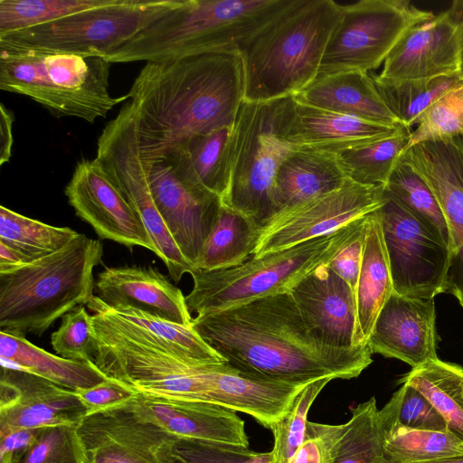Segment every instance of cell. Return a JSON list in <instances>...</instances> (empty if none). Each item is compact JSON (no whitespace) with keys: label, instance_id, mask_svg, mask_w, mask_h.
Here are the masks:
<instances>
[{"label":"cell","instance_id":"74e56055","mask_svg":"<svg viewBox=\"0 0 463 463\" xmlns=\"http://www.w3.org/2000/svg\"><path fill=\"white\" fill-rule=\"evenodd\" d=\"M411 132V129L404 128L392 137L337 153L346 177L363 184H386L406 148Z\"/></svg>","mask_w":463,"mask_h":463},{"label":"cell","instance_id":"4316f807","mask_svg":"<svg viewBox=\"0 0 463 463\" xmlns=\"http://www.w3.org/2000/svg\"><path fill=\"white\" fill-rule=\"evenodd\" d=\"M313 107L383 125H402L379 94L370 72L317 76L294 96Z\"/></svg>","mask_w":463,"mask_h":463},{"label":"cell","instance_id":"f35d334b","mask_svg":"<svg viewBox=\"0 0 463 463\" xmlns=\"http://www.w3.org/2000/svg\"><path fill=\"white\" fill-rule=\"evenodd\" d=\"M385 438L401 431H448V424L432 403L415 387L402 383L379 410Z\"/></svg>","mask_w":463,"mask_h":463},{"label":"cell","instance_id":"8fae6325","mask_svg":"<svg viewBox=\"0 0 463 463\" xmlns=\"http://www.w3.org/2000/svg\"><path fill=\"white\" fill-rule=\"evenodd\" d=\"M96 159L130 206L140 216L171 278L178 282L194 269L184 257L159 213L141 156L136 114L130 102L103 128Z\"/></svg>","mask_w":463,"mask_h":463},{"label":"cell","instance_id":"f1b7e54d","mask_svg":"<svg viewBox=\"0 0 463 463\" xmlns=\"http://www.w3.org/2000/svg\"><path fill=\"white\" fill-rule=\"evenodd\" d=\"M392 292L389 260L377 209L365 217V239L356 288L354 345H367L375 320Z\"/></svg>","mask_w":463,"mask_h":463},{"label":"cell","instance_id":"ba28073f","mask_svg":"<svg viewBox=\"0 0 463 463\" xmlns=\"http://www.w3.org/2000/svg\"><path fill=\"white\" fill-rule=\"evenodd\" d=\"M292 98L243 100L232 128L228 183L222 203L252 221L260 232L274 215L276 173L295 148L283 137Z\"/></svg>","mask_w":463,"mask_h":463},{"label":"cell","instance_id":"83f0119b","mask_svg":"<svg viewBox=\"0 0 463 463\" xmlns=\"http://www.w3.org/2000/svg\"><path fill=\"white\" fill-rule=\"evenodd\" d=\"M87 307L119 332L137 336L180 358L201 364L227 363L192 326H181L135 309L113 310L95 295Z\"/></svg>","mask_w":463,"mask_h":463},{"label":"cell","instance_id":"8992f818","mask_svg":"<svg viewBox=\"0 0 463 463\" xmlns=\"http://www.w3.org/2000/svg\"><path fill=\"white\" fill-rule=\"evenodd\" d=\"M110 64L99 56L0 48V89L94 123L128 99L110 95Z\"/></svg>","mask_w":463,"mask_h":463},{"label":"cell","instance_id":"d4e9b609","mask_svg":"<svg viewBox=\"0 0 463 463\" xmlns=\"http://www.w3.org/2000/svg\"><path fill=\"white\" fill-rule=\"evenodd\" d=\"M207 380L209 402L249 414L268 429L283 417L307 384L246 373L228 363L213 364Z\"/></svg>","mask_w":463,"mask_h":463},{"label":"cell","instance_id":"f6af8a7d","mask_svg":"<svg viewBox=\"0 0 463 463\" xmlns=\"http://www.w3.org/2000/svg\"><path fill=\"white\" fill-rule=\"evenodd\" d=\"M90 316L79 306L61 317V326L52 334L51 344L56 354L63 358L92 362L94 342L90 334Z\"/></svg>","mask_w":463,"mask_h":463},{"label":"cell","instance_id":"9f6ffc18","mask_svg":"<svg viewBox=\"0 0 463 463\" xmlns=\"http://www.w3.org/2000/svg\"><path fill=\"white\" fill-rule=\"evenodd\" d=\"M452 5L457 7L463 15V0H455ZM462 73H463V50H462Z\"/></svg>","mask_w":463,"mask_h":463},{"label":"cell","instance_id":"816d5d0a","mask_svg":"<svg viewBox=\"0 0 463 463\" xmlns=\"http://www.w3.org/2000/svg\"><path fill=\"white\" fill-rule=\"evenodd\" d=\"M0 165L8 162L12 153L14 117L4 104L0 106Z\"/></svg>","mask_w":463,"mask_h":463},{"label":"cell","instance_id":"e575fe53","mask_svg":"<svg viewBox=\"0 0 463 463\" xmlns=\"http://www.w3.org/2000/svg\"><path fill=\"white\" fill-rule=\"evenodd\" d=\"M370 74L389 109L409 129L419 125L439 98L463 82V74L420 80H387Z\"/></svg>","mask_w":463,"mask_h":463},{"label":"cell","instance_id":"db71d44e","mask_svg":"<svg viewBox=\"0 0 463 463\" xmlns=\"http://www.w3.org/2000/svg\"><path fill=\"white\" fill-rule=\"evenodd\" d=\"M245 463H273V456L269 452H254Z\"/></svg>","mask_w":463,"mask_h":463},{"label":"cell","instance_id":"ac0fdd59","mask_svg":"<svg viewBox=\"0 0 463 463\" xmlns=\"http://www.w3.org/2000/svg\"><path fill=\"white\" fill-rule=\"evenodd\" d=\"M462 50L463 15L451 4L409 30L378 75L387 80H420L463 74Z\"/></svg>","mask_w":463,"mask_h":463},{"label":"cell","instance_id":"ffe728a7","mask_svg":"<svg viewBox=\"0 0 463 463\" xmlns=\"http://www.w3.org/2000/svg\"><path fill=\"white\" fill-rule=\"evenodd\" d=\"M123 404L175 441L202 440L249 447L244 421L225 407L141 392H136Z\"/></svg>","mask_w":463,"mask_h":463},{"label":"cell","instance_id":"4dcf8cb0","mask_svg":"<svg viewBox=\"0 0 463 463\" xmlns=\"http://www.w3.org/2000/svg\"><path fill=\"white\" fill-rule=\"evenodd\" d=\"M232 128L194 136L169 148L161 157L166 158L182 178L222 198L228 183Z\"/></svg>","mask_w":463,"mask_h":463},{"label":"cell","instance_id":"7c38bea8","mask_svg":"<svg viewBox=\"0 0 463 463\" xmlns=\"http://www.w3.org/2000/svg\"><path fill=\"white\" fill-rule=\"evenodd\" d=\"M385 203L378 209L393 291L433 299L446 293L449 247L435 237L383 189Z\"/></svg>","mask_w":463,"mask_h":463},{"label":"cell","instance_id":"44dd1931","mask_svg":"<svg viewBox=\"0 0 463 463\" xmlns=\"http://www.w3.org/2000/svg\"><path fill=\"white\" fill-rule=\"evenodd\" d=\"M433 299L392 292L381 309L367 345L372 354L402 360L415 368L438 359Z\"/></svg>","mask_w":463,"mask_h":463},{"label":"cell","instance_id":"3957f363","mask_svg":"<svg viewBox=\"0 0 463 463\" xmlns=\"http://www.w3.org/2000/svg\"><path fill=\"white\" fill-rule=\"evenodd\" d=\"M341 17L333 0H295L241 48L244 100L292 97L318 75L329 38Z\"/></svg>","mask_w":463,"mask_h":463},{"label":"cell","instance_id":"277c9868","mask_svg":"<svg viewBox=\"0 0 463 463\" xmlns=\"http://www.w3.org/2000/svg\"><path fill=\"white\" fill-rule=\"evenodd\" d=\"M294 1L181 0L104 59L110 63L157 62L241 50Z\"/></svg>","mask_w":463,"mask_h":463},{"label":"cell","instance_id":"d6a6232c","mask_svg":"<svg viewBox=\"0 0 463 463\" xmlns=\"http://www.w3.org/2000/svg\"><path fill=\"white\" fill-rule=\"evenodd\" d=\"M408 383L432 403L448 430L463 441V367L438 359L412 368L400 381Z\"/></svg>","mask_w":463,"mask_h":463},{"label":"cell","instance_id":"60d3db41","mask_svg":"<svg viewBox=\"0 0 463 463\" xmlns=\"http://www.w3.org/2000/svg\"><path fill=\"white\" fill-rule=\"evenodd\" d=\"M463 455V441L450 431L409 430L385 438L384 463H418Z\"/></svg>","mask_w":463,"mask_h":463},{"label":"cell","instance_id":"8d00e7d4","mask_svg":"<svg viewBox=\"0 0 463 463\" xmlns=\"http://www.w3.org/2000/svg\"><path fill=\"white\" fill-rule=\"evenodd\" d=\"M385 436L374 397L352 410L333 463H384Z\"/></svg>","mask_w":463,"mask_h":463},{"label":"cell","instance_id":"d590c367","mask_svg":"<svg viewBox=\"0 0 463 463\" xmlns=\"http://www.w3.org/2000/svg\"><path fill=\"white\" fill-rule=\"evenodd\" d=\"M78 235L71 228L46 224L0 206V242L18 252L27 262L62 249Z\"/></svg>","mask_w":463,"mask_h":463},{"label":"cell","instance_id":"7a4b0ae2","mask_svg":"<svg viewBox=\"0 0 463 463\" xmlns=\"http://www.w3.org/2000/svg\"><path fill=\"white\" fill-rule=\"evenodd\" d=\"M128 96L142 157H161L194 136L233 126L244 100L241 51L146 62Z\"/></svg>","mask_w":463,"mask_h":463},{"label":"cell","instance_id":"2e32d148","mask_svg":"<svg viewBox=\"0 0 463 463\" xmlns=\"http://www.w3.org/2000/svg\"><path fill=\"white\" fill-rule=\"evenodd\" d=\"M402 155L429 184L447 219L452 246L446 293L463 307V137L421 142Z\"/></svg>","mask_w":463,"mask_h":463},{"label":"cell","instance_id":"52a82bcc","mask_svg":"<svg viewBox=\"0 0 463 463\" xmlns=\"http://www.w3.org/2000/svg\"><path fill=\"white\" fill-rule=\"evenodd\" d=\"M354 222L290 248L251 256L237 267L219 270L194 269L190 272L193 288L185 296L188 310L196 316L203 315L290 292L304 277L332 260L349 237Z\"/></svg>","mask_w":463,"mask_h":463},{"label":"cell","instance_id":"b9f144b4","mask_svg":"<svg viewBox=\"0 0 463 463\" xmlns=\"http://www.w3.org/2000/svg\"><path fill=\"white\" fill-rule=\"evenodd\" d=\"M332 378L307 383L296 396L289 410L269 430L274 436L273 463H288L305 439L311 405Z\"/></svg>","mask_w":463,"mask_h":463},{"label":"cell","instance_id":"ee69618b","mask_svg":"<svg viewBox=\"0 0 463 463\" xmlns=\"http://www.w3.org/2000/svg\"><path fill=\"white\" fill-rule=\"evenodd\" d=\"M20 463H86L78 427L41 429Z\"/></svg>","mask_w":463,"mask_h":463},{"label":"cell","instance_id":"f5cc1de1","mask_svg":"<svg viewBox=\"0 0 463 463\" xmlns=\"http://www.w3.org/2000/svg\"><path fill=\"white\" fill-rule=\"evenodd\" d=\"M27 262L18 252L0 242V273L18 269Z\"/></svg>","mask_w":463,"mask_h":463},{"label":"cell","instance_id":"1f68e13d","mask_svg":"<svg viewBox=\"0 0 463 463\" xmlns=\"http://www.w3.org/2000/svg\"><path fill=\"white\" fill-rule=\"evenodd\" d=\"M260 236L252 221L222 203L195 269L219 270L241 265L253 255Z\"/></svg>","mask_w":463,"mask_h":463},{"label":"cell","instance_id":"603a6c76","mask_svg":"<svg viewBox=\"0 0 463 463\" xmlns=\"http://www.w3.org/2000/svg\"><path fill=\"white\" fill-rule=\"evenodd\" d=\"M289 293L322 342L335 347L356 346V296L326 264L304 277Z\"/></svg>","mask_w":463,"mask_h":463},{"label":"cell","instance_id":"681fc988","mask_svg":"<svg viewBox=\"0 0 463 463\" xmlns=\"http://www.w3.org/2000/svg\"><path fill=\"white\" fill-rule=\"evenodd\" d=\"M74 392L86 408L87 416L120 405L136 394L130 387L109 378L93 387Z\"/></svg>","mask_w":463,"mask_h":463},{"label":"cell","instance_id":"484cf974","mask_svg":"<svg viewBox=\"0 0 463 463\" xmlns=\"http://www.w3.org/2000/svg\"><path fill=\"white\" fill-rule=\"evenodd\" d=\"M346 179L336 154L295 147L275 175L271 220L310 199L340 188Z\"/></svg>","mask_w":463,"mask_h":463},{"label":"cell","instance_id":"6da1fadb","mask_svg":"<svg viewBox=\"0 0 463 463\" xmlns=\"http://www.w3.org/2000/svg\"><path fill=\"white\" fill-rule=\"evenodd\" d=\"M192 326L232 367L292 383L355 378L373 362L368 345L322 342L289 292L197 315Z\"/></svg>","mask_w":463,"mask_h":463},{"label":"cell","instance_id":"5bb4252c","mask_svg":"<svg viewBox=\"0 0 463 463\" xmlns=\"http://www.w3.org/2000/svg\"><path fill=\"white\" fill-rule=\"evenodd\" d=\"M144 160L156 208L180 251L195 269L222 198L182 178L165 157Z\"/></svg>","mask_w":463,"mask_h":463},{"label":"cell","instance_id":"30bf717a","mask_svg":"<svg viewBox=\"0 0 463 463\" xmlns=\"http://www.w3.org/2000/svg\"><path fill=\"white\" fill-rule=\"evenodd\" d=\"M340 5L341 17L327 43L317 76L380 67L416 24L432 18L409 0H360Z\"/></svg>","mask_w":463,"mask_h":463},{"label":"cell","instance_id":"cb8c5ba5","mask_svg":"<svg viewBox=\"0 0 463 463\" xmlns=\"http://www.w3.org/2000/svg\"><path fill=\"white\" fill-rule=\"evenodd\" d=\"M402 125H383L310 106L289 104L283 137L293 147L337 154L402 132Z\"/></svg>","mask_w":463,"mask_h":463},{"label":"cell","instance_id":"836d02e7","mask_svg":"<svg viewBox=\"0 0 463 463\" xmlns=\"http://www.w3.org/2000/svg\"><path fill=\"white\" fill-rule=\"evenodd\" d=\"M383 189L435 237L445 243L450 251L451 234L439 201L426 181L402 154Z\"/></svg>","mask_w":463,"mask_h":463},{"label":"cell","instance_id":"4fadbf2b","mask_svg":"<svg viewBox=\"0 0 463 463\" xmlns=\"http://www.w3.org/2000/svg\"><path fill=\"white\" fill-rule=\"evenodd\" d=\"M385 203L383 185L347 178L338 189L319 195L272 219L260 232L252 256H262L330 234Z\"/></svg>","mask_w":463,"mask_h":463},{"label":"cell","instance_id":"11a10c76","mask_svg":"<svg viewBox=\"0 0 463 463\" xmlns=\"http://www.w3.org/2000/svg\"><path fill=\"white\" fill-rule=\"evenodd\" d=\"M418 463H463V455L443 458L425 462Z\"/></svg>","mask_w":463,"mask_h":463},{"label":"cell","instance_id":"ab89813d","mask_svg":"<svg viewBox=\"0 0 463 463\" xmlns=\"http://www.w3.org/2000/svg\"><path fill=\"white\" fill-rule=\"evenodd\" d=\"M115 2L116 0H0V35Z\"/></svg>","mask_w":463,"mask_h":463},{"label":"cell","instance_id":"c3c4849f","mask_svg":"<svg viewBox=\"0 0 463 463\" xmlns=\"http://www.w3.org/2000/svg\"><path fill=\"white\" fill-rule=\"evenodd\" d=\"M365 217L354 220L349 237L326 264L349 285L355 296L365 239Z\"/></svg>","mask_w":463,"mask_h":463},{"label":"cell","instance_id":"e0dca14e","mask_svg":"<svg viewBox=\"0 0 463 463\" xmlns=\"http://www.w3.org/2000/svg\"><path fill=\"white\" fill-rule=\"evenodd\" d=\"M64 192L76 215L89 223L99 238L156 253L140 216L96 158L77 163Z\"/></svg>","mask_w":463,"mask_h":463},{"label":"cell","instance_id":"d6986e66","mask_svg":"<svg viewBox=\"0 0 463 463\" xmlns=\"http://www.w3.org/2000/svg\"><path fill=\"white\" fill-rule=\"evenodd\" d=\"M86 416L87 410L74 391L1 365L0 430L78 427Z\"/></svg>","mask_w":463,"mask_h":463},{"label":"cell","instance_id":"9a60e30c","mask_svg":"<svg viewBox=\"0 0 463 463\" xmlns=\"http://www.w3.org/2000/svg\"><path fill=\"white\" fill-rule=\"evenodd\" d=\"M86 463H175V440L123 403L86 416L78 426Z\"/></svg>","mask_w":463,"mask_h":463},{"label":"cell","instance_id":"bcb514c9","mask_svg":"<svg viewBox=\"0 0 463 463\" xmlns=\"http://www.w3.org/2000/svg\"><path fill=\"white\" fill-rule=\"evenodd\" d=\"M254 452L238 445L181 439L175 445L174 458L175 463H245Z\"/></svg>","mask_w":463,"mask_h":463},{"label":"cell","instance_id":"7dc6e473","mask_svg":"<svg viewBox=\"0 0 463 463\" xmlns=\"http://www.w3.org/2000/svg\"><path fill=\"white\" fill-rule=\"evenodd\" d=\"M345 423L331 425L308 421L303 442L288 463H333Z\"/></svg>","mask_w":463,"mask_h":463},{"label":"cell","instance_id":"7bdbcfd3","mask_svg":"<svg viewBox=\"0 0 463 463\" xmlns=\"http://www.w3.org/2000/svg\"><path fill=\"white\" fill-rule=\"evenodd\" d=\"M463 137V82L445 92L411 132L405 149L425 141Z\"/></svg>","mask_w":463,"mask_h":463},{"label":"cell","instance_id":"7402d4cb","mask_svg":"<svg viewBox=\"0 0 463 463\" xmlns=\"http://www.w3.org/2000/svg\"><path fill=\"white\" fill-rule=\"evenodd\" d=\"M96 297L113 310L135 309L181 326H192L185 296L150 265L105 268L94 283Z\"/></svg>","mask_w":463,"mask_h":463},{"label":"cell","instance_id":"f546056e","mask_svg":"<svg viewBox=\"0 0 463 463\" xmlns=\"http://www.w3.org/2000/svg\"><path fill=\"white\" fill-rule=\"evenodd\" d=\"M3 365L20 369L71 391L93 387L108 379L92 362L70 360L42 349L24 336L0 331Z\"/></svg>","mask_w":463,"mask_h":463},{"label":"cell","instance_id":"f907efd6","mask_svg":"<svg viewBox=\"0 0 463 463\" xmlns=\"http://www.w3.org/2000/svg\"><path fill=\"white\" fill-rule=\"evenodd\" d=\"M40 430H0V463H20Z\"/></svg>","mask_w":463,"mask_h":463},{"label":"cell","instance_id":"9c48e42d","mask_svg":"<svg viewBox=\"0 0 463 463\" xmlns=\"http://www.w3.org/2000/svg\"><path fill=\"white\" fill-rule=\"evenodd\" d=\"M181 0L115 3L0 35V48L106 57Z\"/></svg>","mask_w":463,"mask_h":463},{"label":"cell","instance_id":"5b68a950","mask_svg":"<svg viewBox=\"0 0 463 463\" xmlns=\"http://www.w3.org/2000/svg\"><path fill=\"white\" fill-rule=\"evenodd\" d=\"M102 256L99 240L79 233L62 249L0 273L1 331L41 335L59 317L87 305Z\"/></svg>","mask_w":463,"mask_h":463}]
</instances>
